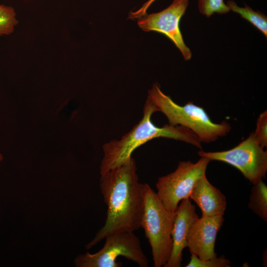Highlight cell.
<instances>
[{
  "instance_id": "1",
  "label": "cell",
  "mask_w": 267,
  "mask_h": 267,
  "mask_svg": "<svg viewBox=\"0 0 267 267\" xmlns=\"http://www.w3.org/2000/svg\"><path fill=\"white\" fill-rule=\"evenodd\" d=\"M132 157L125 163L101 176L100 189L107 207L104 224L86 245L89 249L108 235L134 232L140 227L144 183L139 182Z\"/></svg>"
},
{
  "instance_id": "2",
  "label": "cell",
  "mask_w": 267,
  "mask_h": 267,
  "mask_svg": "<svg viewBox=\"0 0 267 267\" xmlns=\"http://www.w3.org/2000/svg\"><path fill=\"white\" fill-rule=\"evenodd\" d=\"M158 112L156 105L148 97L139 122L121 138L106 142L102 146L103 157L100 167V175L117 167L130 159L134 151L140 146L156 138H167L183 141L202 150V142L189 129L167 124L158 127L151 121L153 113Z\"/></svg>"
},
{
  "instance_id": "3",
  "label": "cell",
  "mask_w": 267,
  "mask_h": 267,
  "mask_svg": "<svg viewBox=\"0 0 267 267\" xmlns=\"http://www.w3.org/2000/svg\"><path fill=\"white\" fill-rule=\"evenodd\" d=\"M147 97L167 118L169 124L180 126L192 131L202 142L210 143L226 135L231 127L226 121L213 122L203 108L188 101L184 105L176 103L154 83L148 90Z\"/></svg>"
},
{
  "instance_id": "4",
  "label": "cell",
  "mask_w": 267,
  "mask_h": 267,
  "mask_svg": "<svg viewBox=\"0 0 267 267\" xmlns=\"http://www.w3.org/2000/svg\"><path fill=\"white\" fill-rule=\"evenodd\" d=\"M174 218L175 212L167 209L156 192L144 183L140 226L150 245L154 267H164L170 258Z\"/></svg>"
},
{
  "instance_id": "5",
  "label": "cell",
  "mask_w": 267,
  "mask_h": 267,
  "mask_svg": "<svg viewBox=\"0 0 267 267\" xmlns=\"http://www.w3.org/2000/svg\"><path fill=\"white\" fill-rule=\"evenodd\" d=\"M103 247L97 252H87L75 260L77 267H120L117 259L123 257L140 267H147L148 260L138 237L134 232H121L107 235Z\"/></svg>"
},
{
  "instance_id": "6",
  "label": "cell",
  "mask_w": 267,
  "mask_h": 267,
  "mask_svg": "<svg viewBox=\"0 0 267 267\" xmlns=\"http://www.w3.org/2000/svg\"><path fill=\"white\" fill-rule=\"evenodd\" d=\"M198 154L211 161H221L234 167L253 185L257 184L266 177L267 151L257 142L253 133L231 149L216 152L200 150Z\"/></svg>"
},
{
  "instance_id": "7",
  "label": "cell",
  "mask_w": 267,
  "mask_h": 267,
  "mask_svg": "<svg viewBox=\"0 0 267 267\" xmlns=\"http://www.w3.org/2000/svg\"><path fill=\"white\" fill-rule=\"evenodd\" d=\"M210 161L204 157L195 163L180 161L175 171L158 178L156 194L167 209L175 212L181 200L189 198L194 184L206 174Z\"/></svg>"
},
{
  "instance_id": "8",
  "label": "cell",
  "mask_w": 267,
  "mask_h": 267,
  "mask_svg": "<svg viewBox=\"0 0 267 267\" xmlns=\"http://www.w3.org/2000/svg\"><path fill=\"white\" fill-rule=\"evenodd\" d=\"M188 4L189 0H174L165 9L146 14L137 21L138 26L143 31H155L166 36L179 50L186 61L191 59L192 53L183 40L179 22Z\"/></svg>"
},
{
  "instance_id": "9",
  "label": "cell",
  "mask_w": 267,
  "mask_h": 267,
  "mask_svg": "<svg viewBox=\"0 0 267 267\" xmlns=\"http://www.w3.org/2000/svg\"><path fill=\"white\" fill-rule=\"evenodd\" d=\"M223 222V216L197 218L192 224L187 237V247L191 254L201 260L216 257V239Z\"/></svg>"
},
{
  "instance_id": "10",
  "label": "cell",
  "mask_w": 267,
  "mask_h": 267,
  "mask_svg": "<svg viewBox=\"0 0 267 267\" xmlns=\"http://www.w3.org/2000/svg\"><path fill=\"white\" fill-rule=\"evenodd\" d=\"M198 218L196 209L189 198L180 201L175 212L172 231L173 248L171 256L164 267H180L182 261V252L187 247L190 228Z\"/></svg>"
},
{
  "instance_id": "11",
  "label": "cell",
  "mask_w": 267,
  "mask_h": 267,
  "mask_svg": "<svg viewBox=\"0 0 267 267\" xmlns=\"http://www.w3.org/2000/svg\"><path fill=\"white\" fill-rule=\"evenodd\" d=\"M189 198L199 207L202 216H223L224 214L227 205L226 197L209 181L206 174L195 181Z\"/></svg>"
},
{
  "instance_id": "12",
  "label": "cell",
  "mask_w": 267,
  "mask_h": 267,
  "mask_svg": "<svg viewBox=\"0 0 267 267\" xmlns=\"http://www.w3.org/2000/svg\"><path fill=\"white\" fill-rule=\"evenodd\" d=\"M226 5L230 11L239 14L240 16L250 22L257 29L267 37V17L259 11H255L249 6L244 3V7L239 6L232 0H228Z\"/></svg>"
},
{
  "instance_id": "13",
  "label": "cell",
  "mask_w": 267,
  "mask_h": 267,
  "mask_svg": "<svg viewBox=\"0 0 267 267\" xmlns=\"http://www.w3.org/2000/svg\"><path fill=\"white\" fill-rule=\"evenodd\" d=\"M248 207L263 220L267 221V186L263 180L253 185Z\"/></svg>"
},
{
  "instance_id": "14",
  "label": "cell",
  "mask_w": 267,
  "mask_h": 267,
  "mask_svg": "<svg viewBox=\"0 0 267 267\" xmlns=\"http://www.w3.org/2000/svg\"><path fill=\"white\" fill-rule=\"evenodd\" d=\"M14 9L11 6L0 4V37L11 34L18 22Z\"/></svg>"
},
{
  "instance_id": "15",
  "label": "cell",
  "mask_w": 267,
  "mask_h": 267,
  "mask_svg": "<svg viewBox=\"0 0 267 267\" xmlns=\"http://www.w3.org/2000/svg\"><path fill=\"white\" fill-rule=\"evenodd\" d=\"M198 7L200 13L207 17L214 13L226 14L230 11L223 0H198Z\"/></svg>"
},
{
  "instance_id": "16",
  "label": "cell",
  "mask_w": 267,
  "mask_h": 267,
  "mask_svg": "<svg viewBox=\"0 0 267 267\" xmlns=\"http://www.w3.org/2000/svg\"><path fill=\"white\" fill-rule=\"evenodd\" d=\"M189 262L186 267H229L230 261L227 259L224 255L219 257L201 260L196 255L191 254Z\"/></svg>"
},
{
  "instance_id": "17",
  "label": "cell",
  "mask_w": 267,
  "mask_h": 267,
  "mask_svg": "<svg viewBox=\"0 0 267 267\" xmlns=\"http://www.w3.org/2000/svg\"><path fill=\"white\" fill-rule=\"evenodd\" d=\"M257 142L263 148L267 147V111L262 112L258 117L256 128L253 133Z\"/></svg>"
},
{
  "instance_id": "18",
  "label": "cell",
  "mask_w": 267,
  "mask_h": 267,
  "mask_svg": "<svg viewBox=\"0 0 267 267\" xmlns=\"http://www.w3.org/2000/svg\"><path fill=\"white\" fill-rule=\"evenodd\" d=\"M155 0H148L138 10L134 11H131L129 15V18L131 19H135L142 17L146 14L147 9Z\"/></svg>"
},
{
  "instance_id": "19",
  "label": "cell",
  "mask_w": 267,
  "mask_h": 267,
  "mask_svg": "<svg viewBox=\"0 0 267 267\" xmlns=\"http://www.w3.org/2000/svg\"><path fill=\"white\" fill-rule=\"evenodd\" d=\"M2 156H1V155L0 154V161L2 160Z\"/></svg>"
}]
</instances>
